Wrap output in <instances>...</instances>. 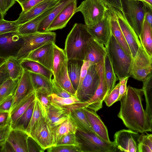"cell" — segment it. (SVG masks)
Returning <instances> with one entry per match:
<instances>
[{
  "label": "cell",
  "instance_id": "obj_25",
  "mask_svg": "<svg viewBox=\"0 0 152 152\" xmlns=\"http://www.w3.org/2000/svg\"><path fill=\"white\" fill-rule=\"evenodd\" d=\"M56 5L30 21L20 25L16 32V34L19 35L23 36L38 32V28L41 22L50 14L55 7Z\"/></svg>",
  "mask_w": 152,
  "mask_h": 152
},
{
  "label": "cell",
  "instance_id": "obj_5",
  "mask_svg": "<svg viewBox=\"0 0 152 152\" xmlns=\"http://www.w3.org/2000/svg\"><path fill=\"white\" fill-rule=\"evenodd\" d=\"M124 15L139 37L144 20L145 5L142 1L121 0Z\"/></svg>",
  "mask_w": 152,
  "mask_h": 152
},
{
  "label": "cell",
  "instance_id": "obj_47",
  "mask_svg": "<svg viewBox=\"0 0 152 152\" xmlns=\"http://www.w3.org/2000/svg\"><path fill=\"white\" fill-rule=\"evenodd\" d=\"M61 145H79L77 140L76 134H71L63 136L54 146Z\"/></svg>",
  "mask_w": 152,
  "mask_h": 152
},
{
  "label": "cell",
  "instance_id": "obj_43",
  "mask_svg": "<svg viewBox=\"0 0 152 152\" xmlns=\"http://www.w3.org/2000/svg\"><path fill=\"white\" fill-rule=\"evenodd\" d=\"M139 152H152V134H140Z\"/></svg>",
  "mask_w": 152,
  "mask_h": 152
},
{
  "label": "cell",
  "instance_id": "obj_61",
  "mask_svg": "<svg viewBox=\"0 0 152 152\" xmlns=\"http://www.w3.org/2000/svg\"><path fill=\"white\" fill-rule=\"evenodd\" d=\"M152 10V0H140Z\"/></svg>",
  "mask_w": 152,
  "mask_h": 152
},
{
  "label": "cell",
  "instance_id": "obj_38",
  "mask_svg": "<svg viewBox=\"0 0 152 152\" xmlns=\"http://www.w3.org/2000/svg\"><path fill=\"white\" fill-rule=\"evenodd\" d=\"M10 77L13 80L20 78L24 70L20 64V60L11 56L5 58Z\"/></svg>",
  "mask_w": 152,
  "mask_h": 152
},
{
  "label": "cell",
  "instance_id": "obj_60",
  "mask_svg": "<svg viewBox=\"0 0 152 152\" xmlns=\"http://www.w3.org/2000/svg\"><path fill=\"white\" fill-rule=\"evenodd\" d=\"M145 5V12L144 19L150 24L152 28V10L147 5Z\"/></svg>",
  "mask_w": 152,
  "mask_h": 152
},
{
  "label": "cell",
  "instance_id": "obj_9",
  "mask_svg": "<svg viewBox=\"0 0 152 152\" xmlns=\"http://www.w3.org/2000/svg\"><path fill=\"white\" fill-rule=\"evenodd\" d=\"M152 74V58L146 52L141 45L133 58L131 76L143 82Z\"/></svg>",
  "mask_w": 152,
  "mask_h": 152
},
{
  "label": "cell",
  "instance_id": "obj_62",
  "mask_svg": "<svg viewBox=\"0 0 152 152\" xmlns=\"http://www.w3.org/2000/svg\"><path fill=\"white\" fill-rule=\"evenodd\" d=\"M17 1L20 4V5L24 4L28 1L30 0H15Z\"/></svg>",
  "mask_w": 152,
  "mask_h": 152
},
{
  "label": "cell",
  "instance_id": "obj_10",
  "mask_svg": "<svg viewBox=\"0 0 152 152\" xmlns=\"http://www.w3.org/2000/svg\"><path fill=\"white\" fill-rule=\"evenodd\" d=\"M140 136L138 132L130 129H123L116 132L113 141L117 151L139 152Z\"/></svg>",
  "mask_w": 152,
  "mask_h": 152
},
{
  "label": "cell",
  "instance_id": "obj_23",
  "mask_svg": "<svg viewBox=\"0 0 152 152\" xmlns=\"http://www.w3.org/2000/svg\"><path fill=\"white\" fill-rule=\"evenodd\" d=\"M29 136L24 131L12 129L7 140L14 152H29L28 140Z\"/></svg>",
  "mask_w": 152,
  "mask_h": 152
},
{
  "label": "cell",
  "instance_id": "obj_35",
  "mask_svg": "<svg viewBox=\"0 0 152 152\" xmlns=\"http://www.w3.org/2000/svg\"><path fill=\"white\" fill-rule=\"evenodd\" d=\"M46 114L45 108L36 96L35 106L31 120L26 131L29 136L35 126Z\"/></svg>",
  "mask_w": 152,
  "mask_h": 152
},
{
  "label": "cell",
  "instance_id": "obj_45",
  "mask_svg": "<svg viewBox=\"0 0 152 152\" xmlns=\"http://www.w3.org/2000/svg\"><path fill=\"white\" fill-rule=\"evenodd\" d=\"M49 152H82L79 145L53 146L47 149Z\"/></svg>",
  "mask_w": 152,
  "mask_h": 152
},
{
  "label": "cell",
  "instance_id": "obj_59",
  "mask_svg": "<svg viewBox=\"0 0 152 152\" xmlns=\"http://www.w3.org/2000/svg\"><path fill=\"white\" fill-rule=\"evenodd\" d=\"M10 120L9 113L0 112V127L6 124Z\"/></svg>",
  "mask_w": 152,
  "mask_h": 152
},
{
  "label": "cell",
  "instance_id": "obj_7",
  "mask_svg": "<svg viewBox=\"0 0 152 152\" xmlns=\"http://www.w3.org/2000/svg\"><path fill=\"white\" fill-rule=\"evenodd\" d=\"M24 43L15 57L21 60L25 58L32 52L44 45L50 42H55L56 34L54 32H37L33 34L22 36Z\"/></svg>",
  "mask_w": 152,
  "mask_h": 152
},
{
  "label": "cell",
  "instance_id": "obj_39",
  "mask_svg": "<svg viewBox=\"0 0 152 152\" xmlns=\"http://www.w3.org/2000/svg\"><path fill=\"white\" fill-rule=\"evenodd\" d=\"M51 103L60 106L77 109L80 107V100L74 96L67 98L58 96L54 93L50 95Z\"/></svg>",
  "mask_w": 152,
  "mask_h": 152
},
{
  "label": "cell",
  "instance_id": "obj_17",
  "mask_svg": "<svg viewBox=\"0 0 152 152\" xmlns=\"http://www.w3.org/2000/svg\"><path fill=\"white\" fill-rule=\"evenodd\" d=\"M55 43L50 42L44 45L31 52L24 59L38 62L53 72Z\"/></svg>",
  "mask_w": 152,
  "mask_h": 152
},
{
  "label": "cell",
  "instance_id": "obj_44",
  "mask_svg": "<svg viewBox=\"0 0 152 152\" xmlns=\"http://www.w3.org/2000/svg\"><path fill=\"white\" fill-rule=\"evenodd\" d=\"M20 25L15 20L8 21L4 18H0V35L6 33L16 32Z\"/></svg>",
  "mask_w": 152,
  "mask_h": 152
},
{
  "label": "cell",
  "instance_id": "obj_11",
  "mask_svg": "<svg viewBox=\"0 0 152 152\" xmlns=\"http://www.w3.org/2000/svg\"><path fill=\"white\" fill-rule=\"evenodd\" d=\"M29 137L45 150L53 146L52 129L49 123L47 114L35 126Z\"/></svg>",
  "mask_w": 152,
  "mask_h": 152
},
{
  "label": "cell",
  "instance_id": "obj_58",
  "mask_svg": "<svg viewBox=\"0 0 152 152\" xmlns=\"http://www.w3.org/2000/svg\"><path fill=\"white\" fill-rule=\"evenodd\" d=\"M44 0H30L27 3L21 5L22 11L21 13H23L29 10L34 6Z\"/></svg>",
  "mask_w": 152,
  "mask_h": 152
},
{
  "label": "cell",
  "instance_id": "obj_6",
  "mask_svg": "<svg viewBox=\"0 0 152 152\" xmlns=\"http://www.w3.org/2000/svg\"><path fill=\"white\" fill-rule=\"evenodd\" d=\"M108 10V7L100 0H85L77 7L75 13L80 12L85 25L91 26L100 22Z\"/></svg>",
  "mask_w": 152,
  "mask_h": 152
},
{
  "label": "cell",
  "instance_id": "obj_18",
  "mask_svg": "<svg viewBox=\"0 0 152 152\" xmlns=\"http://www.w3.org/2000/svg\"><path fill=\"white\" fill-rule=\"evenodd\" d=\"M83 109L94 133L104 141L110 142L107 128L96 112L87 107Z\"/></svg>",
  "mask_w": 152,
  "mask_h": 152
},
{
  "label": "cell",
  "instance_id": "obj_22",
  "mask_svg": "<svg viewBox=\"0 0 152 152\" xmlns=\"http://www.w3.org/2000/svg\"><path fill=\"white\" fill-rule=\"evenodd\" d=\"M59 0H44L34 6L26 12L20 13L16 21L20 25L24 24L40 15L48 9L55 6Z\"/></svg>",
  "mask_w": 152,
  "mask_h": 152
},
{
  "label": "cell",
  "instance_id": "obj_28",
  "mask_svg": "<svg viewBox=\"0 0 152 152\" xmlns=\"http://www.w3.org/2000/svg\"><path fill=\"white\" fill-rule=\"evenodd\" d=\"M83 63V61L80 60L70 59L67 60L68 74L75 91L79 85L81 70Z\"/></svg>",
  "mask_w": 152,
  "mask_h": 152
},
{
  "label": "cell",
  "instance_id": "obj_15",
  "mask_svg": "<svg viewBox=\"0 0 152 152\" xmlns=\"http://www.w3.org/2000/svg\"><path fill=\"white\" fill-rule=\"evenodd\" d=\"M86 26L92 37L105 47L112 35L110 14L109 8L100 22L92 26Z\"/></svg>",
  "mask_w": 152,
  "mask_h": 152
},
{
  "label": "cell",
  "instance_id": "obj_53",
  "mask_svg": "<svg viewBox=\"0 0 152 152\" xmlns=\"http://www.w3.org/2000/svg\"><path fill=\"white\" fill-rule=\"evenodd\" d=\"M13 96L10 95L0 102V112L9 113L13 104Z\"/></svg>",
  "mask_w": 152,
  "mask_h": 152
},
{
  "label": "cell",
  "instance_id": "obj_21",
  "mask_svg": "<svg viewBox=\"0 0 152 152\" xmlns=\"http://www.w3.org/2000/svg\"><path fill=\"white\" fill-rule=\"evenodd\" d=\"M77 0L68 4L53 20L48 28L47 31L62 29L66 25L69 20L75 14Z\"/></svg>",
  "mask_w": 152,
  "mask_h": 152
},
{
  "label": "cell",
  "instance_id": "obj_63",
  "mask_svg": "<svg viewBox=\"0 0 152 152\" xmlns=\"http://www.w3.org/2000/svg\"></svg>",
  "mask_w": 152,
  "mask_h": 152
},
{
  "label": "cell",
  "instance_id": "obj_51",
  "mask_svg": "<svg viewBox=\"0 0 152 152\" xmlns=\"http://www.w3.org/2000/svg\"><path fill=\"white\" fill-rule=\"evenodd\" d=\"M10 78L5 59H1L0 62V84Z\"/></svg>",
  "mask_w": 152,
  "mask_h": 152
},
{
  "label": "cell",
  "instance_id": "obj_8",
  "mask_svg": "<svg viewBox=\"0 0 152 152\" xmlns=\"http://www.w3.org/2000/svg\"><path fill=\"white\" fill-rule=\"evenodd\" d=\"M100 77L96 65H91L81 85L76 91L75 96L82 102L87 101L94 96L99 83Z\"/></svg>",
  "mask_w": 152,
  "mask_h": 152
},
{
  "label": "cell",
  "instance_id": "obj_52",
  "mask_svg": "<svg viewBox=\"0 0 152 152\" xmlns=\"http://www.w3.org/2000/svg\"><path fill=\"white\" fill-rule=\"evenodd\" d=\"M15 0H0V18H4L7 11L15 3Z\"/></svg>",
  "mask_w": 152,
  "mask_h": 152
},
{
  "label": "cell",
  "instance_id": "obj_54",
  "mask_svg": "<svg viewBox=\"0 0 152 152\" xmlns=\"http://www.w3.org/2000/svg\"><path fill=\"white\" fill-rule=\"evenodd\" d=\"M107 7H112L120 10L124 14L121 0H100Z\"/></svg>",
  "mask_w": 152,
  "mask_h": 152
},
{
  "label": "cell",
  "instance_id": "obj_16",
  "mask_svg": "<svg viewBox=\"0 0 152 152\" xmlns=\"http://www.w3.org/2000/svg\"><path fill=\"white\" fill-rule=\"evenodd\" d=\"M34 91L35 89L30 78L29 72L24 70L20 79L17 89L13 96V102L9 114L20 103Z\"/></svg>",
  "mask_w": 152,
  "mask_h": 152
},
{
  "label": "cell",
  "instance_id": "obj_26",
  "mask_svg": "<svg viewBox=\"0 0 152 152\" xmlns=\"http://www.w3.org/2000/svg\"><path fill=\"white\" fill-rule=\"evenodd\" d=\"M77 129L76 124L69 114L65 121L52 129L53 139V146L63 136L71 134H75Z\"/></svg>",
  "mask_w": 152,
  "mask_h": 152
},
{
  "label": "cell",
  "instance_id": "obj_20",
  "mask_svg": "<svg viewBox=\"0 0 152 152\" xmlns=\"http://www.w3.org/2000/svg\"><path fill=\"white\" fill-rule=\"evenodd\" d=\"M107 54L104 45L91 37L88 41L83 61H89L96 64L103 60Z\"/></svg>",
  "mask_w": 152,
  "mask_h": 152
},
{
  "label": "cell",
  "instance_id": "obj_4",
  "mask_svg": "<svg viewBox=\"0 0 152 152\" xmlns=\"http://www.w3.org/2000/svg\"><path fill=\"white\" fill-rule=\"evenodd\" d=\"M77 140L82 152H115L117 151L114 141L107 142L94 133L84 132L77 129Z\"/></svg>",
  "mask_w": 152,
  "mask_h": 152
},
{
  "label": "cell",
  "instance_id": "obj_2",
  "mask_svg": "<svg viewBox=\"0 0 152 152\" xmlns=\"http://www.w3.org/2000/svg\"><path fill=\"white\" fill-rule=\"evenodd\" d=\"M91 37L85 24L75 23L65 40L64 50L67 60L76 59L83 61L88 41Z\"/></svg>",
  "mask_w": 152,
  "mask_h": 152
},
{
  "label": "cell",
  "instance_id": "obj_48",
  "mask_svg": "<svg viewBox=\"0 0 152 152\" xmlns=\"http://www.w3.org/2000/svg\"><path fill=\"white\" fill-rule=\"evenodd\" d=\"M119 83H118L110 93L106 97L104 101L108 107L117 102L119 95Z\"/></svg>",
  "mask_w": 152,
  "mask_h": 152
},
{
  "label": "cell",
  "instance_id": "obj_27",
  "mask_svg": "<svg viewBox=\"0 0 152 152\" xmlns=\"http://www.w3.org/2000/svg\"><path fill=\"white\" fill-rule=\"evenodd\" d=\"M76 0H59L50 14L45 18L40 24L38 32H45L53 20L68 4Z\"/></svg>",
  "mask_w": 152,
  "mask_h": 152
},
{
  "label": "cell",
  "instance_id": "obj_3",
  "mask_svg": "<svg viewBox=\"0 0 152 152\" xmlns=\"http://www.w3.org/2000/svg\"><path fill=\"white\" fill-rule=\"evenodd\" d=\"M105 48L114 71L118 80L131 77L133 58L126 53L113 35Z\"/></svg>",
  "mask_w": 152,
  "mask_h": 152
},
{
  "label": "cell",
  "instance_id": "obj_50",
  "mask_svg": "<svg viewBox=\"0 0 152 152\" xmlns=\"http://www.w3.org/2000/svg\"><path fill=\"white\" fill-rule=\"evenodd\" d=\"M53 93H54L58 96L67 98L74 96L67 92L61 87L55 81L53 78L52 79Z\"/></svg>",
  "mask_w": 152,
  "mask_h": 152
},
{
  "label": "cell",
  "instance_id": "obj_55",
  "mask_svg": "<svg viewBox=\"0 0 152 152\" xmlns=\"http://www.w3.org/2000/svg\"><path fill=\"white\" fill-rule=\"evenodd\" d=\"M129 78L126 77L121 78L119 80V95L117 102L120 101L126 93L127 89V83Z\"/></svg>",
  "mask_w": 152,
  "mask_h": 152
},
{
  "label": "cell",
  "instance_id": "obj_32",
  "mask_svg": "<svg viewBox=\"0 0 152 152\" xmlns=\"http://www.w3.org/2000/svg\"><path fill=\"white\" fill-rule=\"evenodd\" d=\"M139 37L144 49L152 58V28L145 19Z\"/></svg>",
  "mask_w": 152,
  "mask_h": 152
},
{
  "label": "cell",
  "instance_id": "obj_49",
  "mask_svg": "<svg viewBox=\"0 0 152 152\" xmlns=\"http://www.w3.org/2000/svg\"><path fill=\"white\" fill-rule=\"evenodd\" d=\"M35 92L36 97L46 109L51 106V104L50 97V94L47 92L42 91H35Z\"/></svg>",
  "mask_w": 152,
  "mask_h": 152
},
{
  "label": "cell",
  "instance_id": "obj_57",
  "mask_svg": "<svg viewBox=\"0 0 152 152\" xmlns=\"http://www.w3.org/2000/svg\"><path fill=\"white\" fill-rule=\"evenodd\" d=\"M28 151H44L45 150L41 148L40 145L32 138L29 137L28 140Z\"/></svg>",
  "mask_w": 152,
  "mask_h": 152
},
{
  "label": "cell",
  "instance_id": "obj_13",
  "mask_svg": "<svg viewBox=\"0 0 152 152\" xmlns=\"http://www.w3.org/2000/svg\"><path fill=\"white\" fill-rule=\"evenodd\" d=\"M104 58L96 64V68L100 77L99 86L93 97L85 102L86 107L97 112L102 107V103L106 97L107 88L104 70Z\"/></svg>",
  "mask_w": 152,
  "mask_h": 152
},
{
  "label": "cell",
  "instance_id": "obj_30",
  "mask_svg": "<svg viewBox=\"0 0 152 152\" xmlns=\"http://www.w3.org/2000/svg\"><path fill=\"white\" fill-rule=\"evenodd\" d=\"M67 61L63 65L57 74L53 76V78L62 88L75 96L76 91L73 86L68 74Z\"/></svg>",
  "mask_w": 152,
  "mask_h": 152
},
{
  "label": "cell",
  "instance_id": "obj_40",
  "mask_svg": "<svg viewBox=\"0 0 152 152\" xmlns=\"http://www.w3.org/2000/svg\"><path fill=\"white\" fill-rule=\"evenodd\" d=\"M20 78L13 80L10 78L0 84V102L8 96H14Z\"/></svg>",
  "mask_w": 152,
  "mask_h": 152
},
{
  "label": "cell",
  "instance_id": "obj_19",
  "mask_svg": "<svg viewBox=\"0 0 152 152\" xmlns=\"http://www.w3.org/2000/svg\"><path fill=\"white\" fill-rule=\"evenodd\" d=\"M51 106L46 110L49 123L52 129L59 125L68 117L74 109L59 106L51 103Z\"/></svg>",
  "mask_w": 152,
  "mask_h": 152
},
{
  "label": "cell",
  "instance_id": "obj_42",
  "mask_svg": "<svg viewBox=\"0 0 152 152\" xmlns=\"http://www.w3.org/2000/svg\"><path fill=\"white\" fill-rule=\"evenodd\" d=\"M35 104V100L31 103L26 110L19 118L13 129H19L26 132L31 120Z\"/></svg>",
  "mask_w": 152,
  "mask_h": 152
},
{
  "label": "cell",
  "instance_id": "obj_41",
  "mask_svg": "<svg viewBox=\"0 0 152 152\" xmlns=\"http://www.w3.org/2000/svg\"><path fill=\"white\" fill-rule=\"evenodd\" d=\"M67 61V58L64 50L58 47L55 43L53 71V76L57 74L63 65Z\"/></svg>",
  "mask_w": 152,
  "mask_h": 152
},
{
  "label": "cell",
  "instance_id": "obj_14",
  "mask_svg": "<svg viewBox=\"0 0 152 152\" xmlns=\"http://www.w3.org/2000/svg\"><path fill=\"white\" fill-rule=\"evenodd\" d=\"M118 22L133 58L141 45L138 36L129 24L124 14L114 8Z\"/></svg>",
  "mask_w": 152,
  "mask_h": 152
},
{
  "label": "cell",
  "instance_id": "obj_33",
  "mask_svg": "<svg viewBox=\"0 0 152 152\" xmlns=\"http://www.w3.org/2000/svg\"><path fill=\"white\" fill-rule=\"evenodd\" d=\"M36 99L35 91L31 95L20 103L9 115L12 128L14 127L15 123L19 118L25 112L31 103Z\"/></svg>",
  "mask_w": 152,
  "mask_h": 152
},
{
  "label": "cell",
  "instance_id": "obj_1",
  "mask_svg": "<svg viewBox=\"0 0 152 152\" xmlns=\"http://www.w3.org/2000/svg\"><path fill=\"white\" fill-rule=\"evenodd\" d=\"M142 89L127 87L126 93L120 100L118 116L129 129L140 133L152 132L150 121L142 104Z\"/></svg>",
  "mask_w": 152,
  "mask_h": 152
},
{
  "label": "cell",
  "instance_id": "obj_31",
  "mask_svg": "<svg viewBox=\"0 0 152 152\" xmlns=\"http://www.w3.org/2000/svg\"><path fill=\"white\" fill-rule=\"evenodd\" d=\"M29 72L35 92L45 91L50 95L53 93L52 80L41 75L30 72Z\"/></svg>",
  "mask_w": 152,
  "mask_h": 152
},
{
  "label": "cell",
  "instance_id": "obj_29",
  "mask_svg": "<svg viewBox=\"0 0 152 152\" xmlns=\"http://www.w3.org/2000/svg\"><path fill=\"white\" fill-rule=\"evenodd\" d=\"M20 64L24 70L42 75L52 80L53 72L36 61L24 59L21 60Z\"/></svg>",
  "mask_w": 152,
  "mask_h": 152
},
{
  "label": "cell",
  "instance_id": "obj_34",
  "mask_svg": "<svg viewBox=\"0 0 152 152\" xmlns=\"http://www.w3.org/2000/svg\"><path fill=\"white\" fill-rule=\"evenodd\" d=\"M104 70L107 88L106 96L115 87L116 82L118 80L107 54L104 58Z\"/></svg>",
  "mask_w": 152,
  "mask_h": 152
},
{
  "label": "cell",
  "instance_id": "obj_37",
  "mask_svg": "<svg viewBox=\"0 0 152 152\" xmlns=\"http://www.w3.org/2000/svg\"><path fill=\"white\" fill-rule=\"evenodd\" d=\"M142 89L145 99V111L152 126V74L143 82Z\"/></svg>",
  "mask_w": 152,
  "mask_h": 152
},
{
  "label": "cell",
  "instance_id": "obj_24",
  "mask_svg": "<svg viewBox=\"0 0 152 152\" xmlns=\"http://www.w3.org/2000/svg\"><path fill=\"white\" fill-rule=\"evenodd\" d=\"M108 7L110 14L112 35L114 36L118 44L126 53L128 55L132 56L129 46L119 24L114 7Z\"/></svg>",
  "mask_w": 152,
  "mask_h": 152
},
{
  "label": "cell",
  "instance_id": "obj_56",
  "mask_svg": "<svg viewBox=\"0 0 152 152\" xmlns=\"http://www.w3.org/2000/svg\"><path fill=\"white\" fill-rule=\"evenodd\" d=\"M93 64H94L90 61H83V63L81 70L80 81L78 87L81 85L86 76L90 67Z\"/></svg>",
  "mask_w": 152,
  "mask_h": 152
},
{
  "label": "cell",
  "instance_id": "obj_36",
  "mask_svg": "<svg viewBox=\"0 0 152 152\" xmlns=\"http://www.w3.org/2000/svg\"><path fill=\"white\" fill-rule=\"evenodd\" d=\"M70 115L76 124L78 129L86 132L94 133L84 113L83 108L73 111Z\"/></svg>",
  "mask_w": 152,
  "mask_h": 152
},
{
  "label": "cell",
  "instance_id": "obj_12",
  "mask_svg": "<svg viewBox=\"0 0 152 152\" xmlns=\"http://www.w3.org/2000/svg\"><path fill=\"white\" fill-rule=\"evenodd\" d=\"M24 41L21 36L16 32L0 35V58L5 59L16 57L22 47Z\"/></svg>",
  "mask_w": 152,
  "mask_h": 152
},
{
  "label": "cell",
  "instance_id": "obj_46",
  "mask_svg": "<svg viewBox=\"0 0 152 152\" xmlns=\"http://www.w3.org/2000/svg\"><path fill=\"white\" fill-rule=\"evenodd\" d=\"M10 120L4 125L0 127V145L2 147L5 145L12 129Z\"/></svg>",
  "mask_w": 152,
  "mask_h": 152
}]
</instances>
